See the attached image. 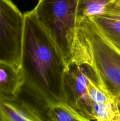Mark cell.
<instances>
[{"label": "cell", "mask_w": 120, "mask_h": 121, "mask_svg": "<svg viewBox=\"0 0 120 121\" xmlns=\"http://www.w3.org/2000/svg\"><path fill=\"white\" fill-rule=\"evenodd\" d=\"M24 17L20 66L24 85L46 107L64 102V78L68 66L33 9Z\"/></svg>", "instance_id": "cell-1"}, {"label": "cell", "mask_w": 120, "mask_h": 121, "mask_svg": "<svg viewBox=\"0 0 120 121\" xmlns=\"http://www.w3.org/2000/svg\"><path fill=\"white\" fill-rule=\"evenodd\" d=\"M71 62L89 66L105 88L120 100V50L103 36L89 18L76 27Z\"/></svg>", "instance_id": "cell-2"}, {"label": "cell", "mask_w": 120, "mask_h": 121, "mask_svg": "<svg viewBox=\"0 0 120 121\" xmlns=\"http://www.w3.org/2000/svg\"><path fill=\"white\" fill-rule=\"evenodd\" d=\"M33 11L68 66L77 27L76 0H38Z\"/></svg>", "instance_id": "cell-3"}, {"label": "cell", "mask_w": 120, "mask_h": 121, "mask_svg": "<svg viewBox=\"0 0 120 121\" xmlns=\"http://www.w3.org/2000/svg\"><path fill=\"white\" fill-rule=\"evenodd\" d=\"M24 22L11 0H0V61L20 66Z\"/></svg>", "instance_id": "cell-4"}, {"label": "cell", "mask_w": 120, "mask_h": 121, "mask_svg": "<svg viewBox=\"0 0 120 121\" xmlns=\"http://www.w3.org/2000/svg\"><path fill=\"white\" fill-rule=\"evenodd\" d=\"M91 72L87 65L71 62L67 66L64 78V102L87 121H94L88 88Z\"/></svg>", "instance_id": "cell-5"}, {"label": "cell", "mask_w": 120, "mask_h": 121, "mask_svg": "<svg viewBox=\"0 0 120 121\" xmlns=\"http://www.w3.org/2000/svg\"><path fill=\"white\" fill-rule=\"evenodd\" d=\"M88 88L94 121H117L118 100L101 83L92 70L88 78Z\"/></svg>", "instance_id": "cell-6"}, {"label": "cell", "mask_w": 120, "mask_h": 121, "mask_svg": "<svg viewBox=\"0 0 120 121\" xmlns=\"http://www.w3.org/2000/svg\"><path fill=\"white\" fill-rule=\"evenodd\" d=\"M45 120L38 111L18 97L0 95V121H41Z\"/></svg>", "instance_id": "cell-7"}, {"label": "cell", "mask_w": 120, "mask_h": 121, "mask_svg": "<svg viewBox=\"0 0 120 121\" xmlns=\"http://www.w3.org/2000/svg\"><path fill=\"white\" fill-rule=\"evenodd\" d=\"M24 79L20 67L0 61V95L18 97L24 86Z\"/></svg>", "instance_id": "cell-8"}, {"label": "cell", "mask_w": 120, "mask_h": 121, "mask_svg": "<svg viewBox=\"0 0 120 121\" xmlns=\"http://www.w3.org/2000/svg\"><path fill=\"white\" fill-rule=\"evenodd\" d=\"M116 0H76V25L83 20L103 14Z\"/></svg>", "instance_id": "cell-9"}, {"label": "cell", "mask_w": 120, "mask_h": 121, "mask_svg": "<svg viewBox=\"0 0 120 121\" xmlns=\"http://www.w3.org/2000/svg\"><path fill=\"white\" fill-rule=\"evenodd\" d=\"M47 117L54 121H87L75 109L64 102L47 106Z\"/></svg>", "instance_id": "cell-10"}, {"label": "cell", "mask_w": 120, "mask_h": 121, "mask_svg": "<svg viewBox=\"0 0 120 121\" xmlns=\"http://www.w3.org/2000/svg\"><path fill=\"white\" fill-rule=\"evenodd\" d=\"M118 109H119V114L118 117L117 121H120V100L118 101Z\"/></svg>", "instance_id": "cell-11"}, {"label": "cell", "mask_w": 120, "mask_h": 121, "mask_svg": "<svg viewBox=\"0 0 120 121\" xmlns=\"http://www.w3.org/2000/svg\"><path fill=\"white\" fill-rule=\"evenodd\" d=\"M114 3L115 4L118 5L120 6V0H116L115 2H114Z\"/></svg>", "instance_id": "cell-12"}]
</instances>
